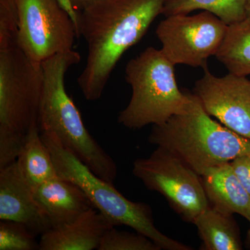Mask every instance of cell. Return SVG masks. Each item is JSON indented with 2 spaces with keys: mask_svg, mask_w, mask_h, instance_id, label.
Returning a JSON list of instances; mask_svg holds the SVG:
<instances>
[{
  "mask_svg": "<svg viewBox=\"0 0 250 250\" xmlns=\"http://www.w3.org/2000/svg\"><path fill=\"white\" fill-rule=\"evenodd\" d=\"M248 2V0H166L162 14L167 17L202 10L214 14L229 25L246 19Z\"/></svg>",
  "mask_w": 250,
  "mask_h": 250,
  "instance_id": "obj_18",
  "label": "cell"
},
{
  "mask_svg": "<svg viewBox=\"0 0 250 250\" xmlns=\"http://www.w3.org/2000/svg\"><path fill=\"white\" fill-rule=\"evenodd\" d=\"M202 178L210 207L227 214L241 215L250 223V195L230 163L215 167Z\"/></svg>",
  "mask_w": 250,
  "mask_h": 250,
  "instance_id": "obj_14",
  "label": "cell"
},
{
  "mask_svg": "<svg viewBox=\"0 0 250 250\" xmlns=\"http://www.w3.org/2000/svg\"><path fill=\"white\" fill-rule=\"evenodd\" d=\"M166 0H88L79 16L88 57L77 82L85 100L101 98L125 52L141 40Z\"/></svg>",
  "mask_w": 250,
  "mask_h": 250,
  "instance_id": "obj_1",
  "label": "cell"
},
{
  "mask_svg": "<svg viewBox=\"0 0 250 250\" xmlns=\"http://www.w3.org/2000/svg\"><path fill=\"white\" fill-rule=\"evenodd\" d=\"M88 1V0H70L72 6L77 12H80L81 10L83 9V6Z\"/></svg>",
  "mask_w": 250,
  "mask_h": 250,
  "instance_id": "obj_24",
  "label": "cell"
},
{
  "mask_svg": "<svg viewBox=\"0 0 250 250\" xmlns=\"http://www.w3.org/2000/svg\"><path fill=\"white\" fill-rule=\"evenodd\" d=\"M228 25L214 14H200L167 16L159 23L156 34L161 50L174 65L207 66L210 57L216 56Z\"/></svg>",
  "mask_w": 250,
  "mask_h": 250,
  "instance_id": "obj_9",
  "label": "cell"
},
{
  "mask_svg": "<svg viewBox=\"0 0 250 250\" xmlns=\"http://www.w3.org/2000/svg\"><path fill=\"white\" fill-rule=\"evenodd\" d=\"M197 81L194 95L204 109L224 126L250 140V80L229 72L213 75L208 67Z\"/></svg>",
  "mask_w": 250,
  "mask_h": 250,
  "instance_id": "obj_10",
  "label": "cell"
},
{
  "mask_svg": "<svg viewBox=\"0 0 250 250\" xmlns=\"http://www.w3.org/2000/svg\"><path fill=\"white\" fill-rule=\"evenodd\" d=\"M36 236L22 224L9 220L0 222V250H39Z\"/></svg>",
  "mask_w": 250,
  "mask_h": 250,
  "instance_id": "obj_20",
  "label": "cell"
},
{
  "mask_svg": "<svg viewBox=\"0 0 250 250\" xmlns=\"http://www.w3.org/2000/svg\"><path fill=\"white\" fill-rule=\"evenodd\" d=\"M60 1L64 9L68 12L72 21L75 23V27H76L77 38L80 37V32H79V16H80V13L77 12L76 10L74 9L70 0H60Z\"/></svg>",
  "mask_w": 250,
  "mask_h": 250,
  "instance_id": "obj_23",
  "label": "cell"
},
{
  "mask_svg": "<svg viewBox=\"0 0 250 250\" xmlns=\"http://www.w3.org/2000/svg\"><path fill=\"white\" fill-rule=\"evenodd\" d=\"M16 161L31 187L59 175L50 152L41 138L39 126L29 131Z\"/></svg>",
  "mask_w": 250,
  "mask_h": 250,
  "instance_id": "obj_16",
  "label": "cell"
},
{
  "mask_svg": "<svg viewBox=\"0 0 250 250\" xmlns=\"http://www.w3.org/2000/svg\"><path fill=\"white\" fill-rule=\"evenodd\" d=\"M44 77L16 45L0 49V169L17 160L28 134L39 126Z\"/></svg>",
  "mask_w": 250,
  "mask_h": 250,
  "instance_id": "obj_4",
  "label": "cell"
},
{
  "mask_svg": "<svg viewBox=\"0 0 250 250\" xmlns=\"http://www.w3.org/2000/svg\"><path fill=\"white\" fill-rule=\"evenodd\" d=\"M247 245H248V248L250 249V229L248 231V235H247Z\"/></svg>",
  "mask_w": 250,
  "mask_h": 250,
  "instance_id": "obj_26",
  "label": "cell"
},
{
  "mask_svg": "<svg viewBox=\"0 0 250 250\" xmlns=\"http://www.w3.org/2000/svg\"><path fill=\"white\" fill-rule=\"evenodd\" d=\"M215 57L230 73L250 75V23L245 20L228 25L225 40Z\"/></svg>",
  "mask_w": 250,
  "mask_h": 250,
  "instance_id": "obj_17",
  "label": "cell"
},
{
  "mask_svg": "<svg viewBox=\"0 0 250 250\" xmlns=\"http://www.w3.org/2000/svg\"><path fill=\"white\" fill-rule=\"evenodd\" d=\"M113 227L103 213L91 208L72 223L42 233L39 250H98L104 235Z\"/></svg>",
  "mask_w": 250,
  "mask_h": 250,
  "instance_id": "obj_13",
  "label": "cell"
},
{
  "mask_svg": "<svg viewBox=\"0 0 250 250\" xmlns=\"http://www.w3.org/2000/svg\"><path fill=\"white\" fill-rule=\"evenodd\" d=\"M230 164L237 177L250 195V153L238 156Z\"/></svg>",
  "mask_w": 250,
  "mask_h": 250,
  "instance_id": "obj_22",
  "label": "cell"
},
{
  "mask_svg": "<svg viewBox=\"0 0 250 250\" xmlns=\"http://www.w3.org/2000/svg\"><path fill=\"white\" fill-rule=\"evenodd\" d=\"M16 0H0V49L18 44Z\"/></svg>",
  "mask_w": 250,
  "mask_h": 250,
  "instance_id": "obj_21",
  "label": "cell"
},
{
  "mask_svg": "<svg viewBox=\"0 0 250 250\" xmlns=\"http://www.w3.org/2000/svg\"><path fill=\"white\" fill-rule=\"evenodd\" d=\"M132 172L147 189L165 197L185 221L193 223L209 206L201 176L164 148L157 147L148 157L136 159Z\"/></svg>",
  "mask_w": 250,
  "mask_h": 250,
  "instance_id": "obj_7",
  "label": "cell"
},
{
  "mask_svg": "<svg viewBox=\"0 0 250 250\" xmlns=\"http://www.w3.org/2000/svg\"><path fill=\"white\" fill-rule=\"evenodd\" d=\"M59 176L77 184L86 194L94 208L103 213L113 227L126 226L150 238L161 250H192L156 228L147 204L130 201L113 184L100 178L49 131H41Z\"/></svg>",
  "mask_w": 250,
  "mask_h": 250,
  "instance_id": "obj_6",
  "label": "cell"
},
{
  "mask_svg": "<svg viewBox=\"0 0 250 250\" xmlns=\"http://www.w3.org/2000/svg\"><path fill=\"white\" fill-rule=\"evenodd\" d=\"M80 60V54L72 49L42 62L44 84L39 127L41 131L53 133L94 173L113 184L118 172L116 163L88 132L65 89L66 72Z\"/></svg>",
  "mask_w": 250,
  "mask_h": 250,
  "instance_id": "obj_2",
  "label": "cell"
},
{
  "mask_svg": "<svg viewBox=\"0 0 250 250\" xmlns=\"http://www.w3.org/2000/svg\"><path fill=\"white\" fill-rule=\"evenodd\" d=\"M174 66L160 49L147 47L125 67V80L131 88L127 106L118 123L130 129L160 125L187 111L192 94L179 89Z\"/></svg>",
  "mask_w": 250,
  "mask_h": 250,
  "instance_id": "obj_5",
  "label": "cell"
},
{
  "mask_svg": "<svg viewBox=\"0 0 250 250\" xmlns=\"http://www.w3.org/2000/svg\"><path fill=\"white\" fill-rule=\"evenodd\" d=\"M246 21L250 23V0H248L246 9Z\"/></svg>",
  "mask_w": 250,
  "mask_h": 250,
  "instance_id": "obj_25",
  "label": "cell"
},
{
  "mask_svg": "<svg viewBox=\"0 0 250 250\" xmlns=\"http://www.w3.org/2000/svg\"><path fill=\"white\" fill-rule=\"evenodd\" d=\"M148 141L178 156L201 177L250 153V140L213 120L194 94L185 113L153 125Z\"/></svg>",
  "mask_w": 250,
  "mask_h": 250,
  "instance_id": "obj_3",
  "label": "cell"
},
{
  "mask_svg": "<svg viewBox=\"0 0 250 250\" xmlns=\"http://www.w3.org/2000/svg\"><path fill=\"white\" fill-rule=\"evenodd\" d=\"M201 238L202 250H241L238 225L233 215L208 206L193 222Z\"/></svg>",
  "mask_w": 250,
  "mask_h": 250,
  "instance_id": "obj_15",
  "label": "cell"
},
{
  "mask_svg": "<svg viewBox=\"0 0 250 250\" xmlns=\"http://www.w3.org/2000/svg\"><path fill=\"white\" fill-rule=\"evenodd\" d=\"M32 189L36 201L47 215L52 228L72 223L94 208L77 184L59 175L32 187Z\"/></svg>",
  "mask_w": 250,
  "mask_h": 250,
  "instance_id": "obj_12",
  "label": "cell"
},
{
  "mask_svg": "<svg viewBox=\"0 0 250 250\" xmlns=\"http://www.w3.org/2000/svg\"><path fill=\"white\" fill-rule=\"evenodd\" d=\"M0 220L22 224L36 236L52 228L16 161L0 169Z\"/></svg>",
  "mask_w": 250,
  "mask_h": 250,
  "instance_id": "obj_11",
  "label": "cell"
},
{
  "mask_svg": "<svg viewBox=\"0 0 250 250\" xmlns=\"http://www.w3.org/2000/svg\"><path fill=\"white\" fill-rule=\"evenodd\" d=\"M161 248L147 236L110 228L104 235L98 250H161Z\"/></svg>",
  "mask_w": 250,
  "mask_h": 250,
  "instance_id": "obj_19",
  "label": "cell"
},
{
  "mask_svg": "<svg viewBox=\"0 0 250 250\" xmlns=\"http://www.w3.org/2000/svg\"><path fill=\"white\" fill-rule=\"evenodd\" d=\"M18 45L28 57L42 62L73 49L76 27L60 0H16Z\"/></svg>",
  "mask_w": 250,
  "mask_h": 250,
  "instance_id": "obj_8",
  "label": "cell"
}]
</instances>
